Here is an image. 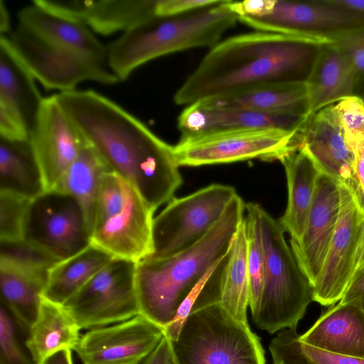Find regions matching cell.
Wrapping results in <instances>:
<instances>
[{"mask_svg": "<svg viewBox=\"0 0 364 364\" xmlns=\"http://www.w3.org/2000/svg\"><path fill=\"white\" fill-rule=\"evenodd\" d=\"M63 111L109 171L153 210L169 203L183 183L174 146L122 106L94 90L55 94Z\"/></svg>", "mask_w": 364, "mask_h": 364, "instance_id": "1", "label": "cell"}, {"mask_svg": "<svg viewBox=\"0 0 364 364\" xmlns=\"http://www.w3.org/2000/svg\"><path fill=\"white\" fill-rule=\"evenodd\" d=\"M325 40L264 31L230 37L210 48L176 92L178 105L267 84L306 82Z\"/></svg>", "mask_w": 364, "mask_h": 364, "instance_id": "2", "label": "cell"}, {"mask_svg": "<svg viewBox=\"0 0 364 364\" xmlns=\"http://www.w3.org/2000/svg\"><path fill=\"white\" fill-rule=\"evenodd\" d=\"M245 203L239 195L208 234L189 249L172 257L145 258L136 264V286L140 314L165 328L183 301L210 269L229 252L245 218Z\"/></svg>", "mask_w": 364, "mask_h": 364, "instance_id": "3", "label": "cell"}, {"mask_svg": "<svg viewBox=\"0 0 364 364\" xmlns=\"http://www.w3.org/2000/svg\"><path fill=\"white\" fill-rule=\"evenodd\" d=\"M232 0L177 16H154L109 43L107 65L119 81L157 58L194 48H213L235 26Z\"/></svg>", "mask_w": 364, "mask_h": 364, "instance_id": "4", "label": "cell"}, {"mask_svg": "<svg viewBox=\"0 0 364 364\" xmlns=\"http://www.w3.org/2000/svg\"><path fill=\"white\" fill-rule=\"evenodd\" d=\"M265 251V275L261 302L252 317L256 326L269 333L296 329L314 301L313 286L300 268L285 240L284 230L259 204L255 203Z\"/></svg>", "mask_w": 364, "mask_h": 364, "instance_id": "5", "label": "cell"}, {"mask_svg": "<svg viewBox=\"0 0 364 364\" xmlns=\"http://www.w3.org/2000/svg\"><path fill=\"white\" fill-rule=\"evenodd\" d=\"M154 213L132 186L107 172L97 196L91 244L114 258L139 262L153 252Z\"/></svg>", "mask_w": 364, "mask_h": 364, "instance_id": "6", "label": "cell"}, {"mask_svg": "<svg viewBox=\"0 0 364 364\" xmlns=\"http://www.w3.org/2000/svg\"><path fill=\"white\" fill-rule=\"evenodd\" d=\"M170 342L176 364H266L259 338L220 303L191 312Z\"/></svg>", "mask_w": 364, "mask_h": 364, "instance_id": "7", "label": "cell"}, {"mask_svg": "<svg viewBox=\"0 0 364 364\" xmlns=\"http://www.w3.org/2000/svg\"><path fill=\"white\" fill-rule=\"evenodd\" d=\"M238 21L258 31L335 42L364 28V14L329 0H246Z\"/></svg>", "mask_w": 364, "mask_h": 364, "instance_id": "8", "label": "cell"}, {"mask_svg": "<svg viewBox=\"0 0 364 364\" xmlns=\"http://www.w3.org/2000/svg\"><path fill=\"white\" fill-rule=\"evenodd\" d=\"M230 186L211 184L188 196L173 198L154 218L153 252L146 258L176 255L202 240L237 195Z\"/></svg>", "mask_w": 364, "mask_h": 364, "instance_id": "9", "label": "cell"}, {"mask_svg": "<svg viewBox=\"0 0 364 364\" xmlns=\"http://www.w3.org/2000/svg\"><path fill=\"white\" fill-rule=\"evenodd\" d=\"M304 127L297 130L249 129L180 138L173 146L174 153L180 166L228 164L253 159L273 161L301 147Z\"/></svg>", "mask_w": 364, "mask_h": 364, "instance_id": "10", "label": "cell"}, {"mask_svg": "<svg viewBox=\"0 0 364 364\" xmlns=\"http://www.w3.org/2000/svg\"><path fill=\"white\" fill-rule=\"evenodd\" d=\"M136 264L113 258L63 304L81 329L117 323L140 314Z\"/></svg>", "mask_w": 364, "mask_h": 364, "instance_id": "11", "label": "cell"}, {"mask_svg": "<svg viewBox=\"0 0 364 364\" xmlns=\"http://www.w3.org/2000/svg\"><path fill=\"white\" fill-rule=\"evenodd\" d=\"M90 235L83 208L71 195L53 189L31 199L23 240L62 261L90 246Z\"/></svg>", "mask_w": 364, "mask_h": 364, "instance_id": "12", "label": "cell"}, {"mask_svg": "<svg viewBox=\"0 0 364 364\" xmlns=\"http://www.w3.org/2000/svg\"><path fill=\"white\" fill-rule=\"evenodd\" d=\"M8 37L19 59L47 90L71 91L85 81L119 82L105 63L48 43L18 25Z\"/></svg>", "mask_w": 364, "mask_h": 364, "instance_id": "13", "label": "cell"}, {"mask_svg": "<svg viewBox=\"0 0 364 364\" xmlns=\"http://www.w3.org/2000/svg\"><path fill=\"white\" fill-rule=\"evenodd\" d=\"M341 208L322 269L313 287L314 301L333 306L342 298L358 267V249L364 232V214L351 191L340 184Z\"/></svg>", "mask_w": 364, "mask_h": 364, "instance_id": "14", "label": "cell"}, {"mask_svg": "<svg viewBox=\"0 0 364 364\" xmlns=\"http://www.w3.org/2000/svg\"><path fill=\"white\" fill-rule=\"evenodd\" d=\"M29 141L46 191L57 186L86 143L55 94L43 98L30 129Z\"/></svg>", "mask_w": 364, "mask_h": 364, "instance_id": "15", "label": "cell"}, {"mask_svg": "<svg viewBox=\"0 0 364 364\" xmlns=\"http://www.w3.org/2000/svg\"><path fill=\"white\" fill-rule=\"evenodd\" d=\"M165 328L138 314L127 321L90 329L75 349L82 364H139L159 344Z\"/></svg>", "mask_w": 364, "mask_h": 364, "instance_id": "16", "label": "cell"}, {"mask_svg": "<svg viewBox=\"0 0 364 364\" xmlns=\"http://www.w3.org/2000/svg\"><path fill=\"white\" fill-rule=\"evenodd\" d=\"M340 208V184L320 172L304 231L299 240H290L296 259L313 287L327 255Z\"/></svg>", "mask_w": 364, "mask_h": 364, "instance_id": "17", "label": "cell"}, {"mask_svg": "<svg viewBox=\"0 0 364 364\" xmlns=\"http://www.w3.org/2000/svg\"><path fill=\"white\" fill-rule=\"evenodd\" d=\"M32 3L55 14L81 21L102 36L129 31L156 16L157 7V0H33Z\"/></svg>", "mask_w": 364, "mask_h": 364, "instance_id": "18", "label": "cell"}, {"mask_svg": "<svg viewBox=\"0 0 364 364\" xmlns=\"http://www.w3.org/2000/svg\"><path fill=\"white\" fill-rule=\"evenodd\" d=\"M309 117L269 114L246 109L216 107L202 102L188 105L180 114L177 126L181 139L249 129H302Z\"/></svg>", "mask_w": 364, "mask_h": 364, "instance_id": "19", "label": "cell"}, {"mask_svg": "<svg viewBox=\"0 0 364 364\" xmlns=\"http://www.w3.org/2000/svg\"><path fill=\"white\" fill-rule=\"evenodd\" d=\"M302 135L301 147L321 172L350 189L353 155L346 144L333 105L309 117Z\"/></svg>", "mask_w": 364, "mask_h": 364, "instance_id": "20", "label": "cell"}, {"mask_svg": "<svg viewBox=\"0 0 364 364\" xmlns=\"http://www.w3.org/2000/svg\"><path fill=\"white\" fill-rule=\"evenodd\" d=\"M18 26L52 45L107 63V48L84 23L63 17L34 4L17 14Z\"/></svg>", "mask_w": 364, "mask_h": 364, "instance_id": "21", "label": "cell"}, {"mask_svg": "<svg viewBox=\"0 0 364 364\" xmlns=\"http://www.w3.org/2000/svg\"><path fill=\"white\" fill-rule=\"evenodd\" d=\"M299 339L310 346L364 360V310L348 302L328 309Z\"/></svg>", "mask_w": 364, "mask_h": 364, "instance_id": "22", "label": "cell"}, {"mask_svg": "<svg viewBox=\"0 0 364 364\" xmlns=\"http://www.w3.org/2000/svg\"><path fill=\"white\" fill-rule=\"evenodd\" d=\"M306 85L311 117L343 99L356 96L358 77L348 58L333 42L322 50Z\"/></svg>", "mask_w": 364, "mask_h": 364, "instance_id": "23", "label": "cell"}, {"mask_svg": "<svg viewBox=\"0 0 364 364\" xmlns=\"http://www.w3.org/2000/svg\"><path fill=\"white\" fill-rule=\"evenodd\" d=\"M200 102L262 114L309 117L306 82L262 85Z\"/></svg>", "mask_w": 364, "mask_h": 364, "instance_id": "24", "label": "cell"}, {"mask_svg": "<svg viewBox=\"0 0 364 364\" xmlns=\"http://www.w3.org/2000/svg\"><path fill=\"white\" fill-rule=\"evenodd\" d=\"M279 161L287 176L288 200L286 210L278 221L291 240H297L304 231L321 171L302 147Z\"/></svg>", "mask_w": 364, "mask_h": 364, "instance_id": "25", "label": "cell"}, {"mask_svg": "<svg viewBox=\"0 0 364 364\" xmlns=\"http://www.w3.org/2000/svg\"><path fill=\"white\" fill-rule=\"evenodd\" d=\"M80 327L60 305L42 297L38 316L30 328L25 345L36 364L63 349L75 350L79 340Z\"/></svg>", "mask_w": 364, "mask_h": 364, "instance_id": "26", "label": "cell"}, {"mask_svg": "<svg viewBox=\"0 0 364 364\" xmlns=\"http://www.w3.org/2000/svg\"><path fill=\"white\" fill-rule=\"evenodd\" d=\"M43 98L36 79L15 53L8 36H1L0 105L18 113L30 130Z\"/></svg>", "mask_w": 364, "mask_h": 364, "instance_id": "27", "label": "cell"}, {"mask_svg": "<svg viewBox=\"0 0 364 364\" xmlns=\"http://www.w3.org/2000/svg\"><path fill=\"white\" fill-rule=\"evenodd\" d=\"M114 257L90 245L78 254L62 260L50 271L42 297L63 305Z\"/></svg>", "mask_w": 364, "mask_h": 364, "instance_id": "28", "label": "cell"}, {"mask_svg": "<svg viewBox=\"0 0 364 364\" xmlns=\"http://www.w3.org/2000/svg\"><path fill=\"white\" fill-rule=\"evenodd\" d=\"M45 191L29 139L12 141L0 137V191L33 199Z\"/></svg>", "mask_w": 364, "mask_h": 364, "instance_id": "29", "label": "cell"}, {"mask_svg": "<svg viewBox=\"0 0 364 364\" xmlns=\"http://www.w3.org/2000/svg\"><path fill=\"white\" fill-rule=\"evenodd\" d=\"M107 172H109V170L86 142L54 188L77 199L83 208L90 232L98 190L101 180Z\"/></svg>", "mask_w": 364, "mask_h": 364, "instance_id": "30", "label": "cell"}, {"mask_svg": "<svg viewBox=\"0 0 364 364\" xmlns=\"http://www.w3.org/2000/svg\"><path fill=\"white\" fill-rule=\"evenodd\" d=\"M249 297L247 240L244 218L229 250L220 304L237 321L248 324L247 309Z\"/></svg>", "mask_w": 364, "mask_h": 364, "instance_id": "31", "label": "cell"}, {"mask_svg": "<svg viewBox=\"0 0 364 364\" xmlns=\"http://www.w3.org/2000/svg\"><path fill=\"white\" fill-rule=\"evenodd\" d=\"M0 287L1 303L28 333L38 316L43 289L26 277L4 268H0Z\"/></svg>", "mask_w": 364, "mask_h": 364, "instance_id": "32", "label": "cell"}, {"mask_svg": "<svg viewBox=\"0 0 364 364\" xmlns=\"http://www.w3.org/2000/svg\"><path fill=\"white\" fill-rule=\"evenodd\" d=\"M0 242V268L26 277L43 291L50 271L60 261L24 240Z\"/></svg>", "mask_w": 364, "mask_h": 364, "instance_id": "33", "label": "cell"}, {"mask_svg": "<svg viewBox=\"0 0 364 364\" xmlns=\"http://www.w3.org/2000/svg\"><path fill=\"white\" fill-rule=\"evenodd\" d=\"M273 364H364V360L327 351L299 339L295 329L285 328L269 346Z\"/></svg>", "mask_w": 364, "mask_h": 364, "instance_id": "34", "label": "cell"}, {"mask_svg": "<svg viewBox=\"0 0 364 364\" xmlns=\"http://www.w3.org/2000/svg\"><path fill=\"white\" fill-rule=\"evenodd\" d=\"M229 252L220 259L191 291L180 306L174 319L165 328V336L176 340L188 315L205 306L220 303Z\"/></svg>", "mask_w": 364, "mask_h": 364, "instance_id": "35", "label": "cell"}, {"mask_svg": "<svg viewBox=\"0 0 364 364\" xmlns=\"http://www.w3.org/2000/svg\"><path fill=\"white\" fill-rule=\"evenodd\" d=\"M245 218L247 240V271L249 277V306L252 317L258 312L264 282L265 251L255 203L245 204Z\"/></svg>", "mask_w": 364, "mask_h": 364, "instance_id": "36", "label": "cell"}, {"mask_svg": "<svg viewBox=\"0 0 364 364\" xmlns=\"http://www.w3.org/2000/svg\"><path fill=\"white\" fill-rule=\"evenodd\" d=\"M31 199L0 191V240H23V226Z\"/></svg>", "mask_w": 364, "mask_h": 364, "instance_id": "37", "label": "cell"}, {"mask_svg": "<svg viewBox=\"0 0 364 364\" xmlns=\"http://www.w3.org/2000/svg\"><path fill=\"white\" fill-rule=\"evenodd\" d=\"M20 326L13 314L1 303L0 364H36L18 335Z\"/></svg>", "mask_w": 364, "mask_h": 364, "instance_id": "38", "label": "cell"}, {"mask_svg": "<svg viewBox=\"0 0 364 364\" xmlns=\"http://www.w3.org/2000/svg\"><path fill=\"white\" fill-rule=\"evenodd\" d=\"M349 149L364 141V100L350 96L333 105Z\"/></svg>", "mask_w": 364, "mask_h": 364, "instance_id": "39", "label": "cell"}, {"mask_svg": "<svg viewBox=\"0 0 364 364\" xmlns=\"http://www.w3.org/2000/svg\"><path fill=\"white\" fill-rule=\"evenodd\" d=\"M336 43L352 63L358 77L356 96L364 97V28L351 32Z\"/></svg>", "mask_w": 364, "mask_h": 364, "instance_id": "40", "label": "cell"}, {"mask_svg": "<svg viewBox=\"0 0 364 364\" xmlns=\"http://www.w3.org/2000/svg\"><path fill=\"white\" fill-rule=\"evenodd\" d=\"M30 130L16 111L0 105V137L12 141L29 139Z\"/></svg>", "mask_w": 364, "mask_h": 364, "instance_id": "41", "label": "cell"}, {"mask_svg": "<svg viewBox=\"0 0 364 364\" xmlns=\"http://www.w3.org/2000/svg\"><path fill=\"white\" fill-rule=\"evenodd\" d=\"M220 0H157L156 16H177L218 3Z\"/></svg>", "mask_w": 364, "mask_h": 364, "instance_id": "42", "label": "cell"}, {"mask_svg": "<svg viewBox=\"0 0 364 364\" xmlns=\"http://www.w3.org/2000/svg\"><path fill=\"white\" fill-rule=\"evenodd\" d=\"M339 302H350L364 310V265L357 268Z\"/></svg>", "mask_w": 364, "mask_h": 364, "instance_id": "43", "label": "cell"}, {"mask_svg": "<svg viewBox=\"0 0 364 364\" xmlns=\"http://www.w3.org/2000/svg\"><path fill=\"white\" fill-rule=\"evenodd\" d=\"M173 361L171 342L164 336L157 347L143 360L142 364H172Z\"/></svg>", "mask_w": 364, "mask_h": 364, "instance_id": "44", "label": "cell"}, {"mask_svg": "<svg viewBox=\"0 0 364 364\" xmlns=\"http://www.w3.org/2000/svg\"><path fill=\"white\" fill-rule=\"evenodd\" d=\"M42 364H73L72 350H60L48 357Z\"/></svg>", "mask_w": 364, "mask_h": 364, "instance_id": "45", "label": "cell"}, {"mask_svg": "<svg viewBox=\"0 0 364 364\" xmlns=\"http://www.w3.org/2000/svg\"><path fill=\"white\" fill-rule=\"evenodd\" d=\"M336 6L364 14V0H329Z\"/></svg>", "mask_w": 364, "mask_h": 364, "instance_id": "46", "label": "cell"}, {"mask_svg": "<svg viewBox=\"0 0 364 364\" xmlns=\"http://www.w3.org/2000/svg\"><path fill=\"white\" fill-rule=\"evenodd\" d=\"M10 17L9 11L2 0H0V33L7 36L10 31Z\"/></svg>", "mask_w": 364, "mask_h": 364, "instance_id": "47", "label": "cell"}, {"mask_svg": "<svg viewBox=\"0 0 364 364\" xmlns=\"http://www.w3.org/2000/svg\"><path fill=\"white\" fill-rule=\"evenodd\" d=\"M362 265H364V232L362 235L358 254V267Z\"/></svg>", "mask_w": 364, "mask_h": 364, "instance_id": "48", "label": "cell"}, {"mask_svg": "<svg viewBox=\"0 0 364 364\" xmlns=\"http://www.w3.org/2000/svg\"><path fill=\"white\" fill-rule=\"evenodd\" d=\"M172 364H176V363H175L174 360H173V361Z\"/></svg>", "mask_w": 364, "mask_h": 364, "instance_id": "49", "label": "cell"}, {"mask_svg": "<svg viewBox=\"0 0 364 364\" xmlns=\"http://www.w3.org/2000/svg\"><path fill=\"white\" fill-rule=\"evenodd\" d=\"M363 100H364V97H363Z\"/></svg>", "mask_w": 364, "mask_h": 364, "instance_id": "50", "label": "cell"}]
</instances>
